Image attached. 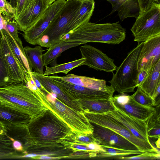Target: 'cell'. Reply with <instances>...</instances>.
<instances>
[{
  "instance_id": "cell-1",
  "label": "cell",
  "mask_w": 160,
  "mask_h": 160,
  "mask_svg": "<svg viewBox=\"0 0 160 160\" xmlns=\"http://www.w3.org/2000/svg\"><path fill=\"white\" fill-rule=\"evenodd\" d=\"M126 30L119 22L96 23L89 22L70 32L61 39V41L100 42L118 44L126 38Z\"/></svg>"
},
{
  "instance_id": "cell-2",
  "label": "cell",
  "mask_w": 160,
  "mask_h": 160,
  "mask_svg": "<svg viewBox=\"0 0 160 160\" xmlns=\"http://www.w3.org/2000/svg\"><path fill=\"white\" fill-rule=\"evenodd\" d=\"M37 96L23 82L0 87V103L30 116L36 114Z\"/></svg>"
},
{
  "instance_id": "cell-3",
  "label": "cell",
  "mask_w": 160,
  "mask_h": 160,
  "mask_svg": "<svg viewBox=\"0 0 160 160\" xmlns=\"http://www.w3.org/2000/svg\"><path fill=\"white\" fill-rule=\"evenodd\" d=\"M143 42L128 53L121 64L117 68L112 79L108 81L115 91L119 94L134 92L137 87L139 71L138 61Z\"/></svg>"
},
{
  "instance_id": "cell-4",
  "label": "cell",
  "mask_w": 160,
  "mask_h": 160,
  "mask_svg": "<svg viewBox=\"0 0 160 160\" xmlns=\"http://www.w3.org/2000/svg\"><path fill=\"white\" fill-rule=\"evenodd\" d=\"M82 2L67 0L63 7L43 33L38 45L49 48L60 42L61 38L68 33L71 21Z\"/></svg>"
},
{
  "instance_id": "cell-5",
  "label": "cell",
  "mask_w": 160,
  "mask_h": 160,
  "mask_svg": "<svg viewBox=\"0 0 160 160\" xmlns=\"http://www.w3.org/2000/svg\"><path fill=\"white\" fill-rule=\"evenodd\" d=\"M131 30L138 43L160 35V3L152 1L149 8L136 18Z\"/></svg>"
},
{
  "instance_id": "cell-6",
  "label": "cell",
  "mask_w": 160,
  "mask_h": 160,
  "mask_svg": "<svg viewBox=\"0 0 160 160\" xmlns=\"http://www.w3.org/2000/svg\"><path fill=\"white\" fill-rule=\"evenodd\" d=\"M91 122L109 128L122 136L145 152L160 153L151 143L144 142L135 137L122 122L107 113L88 114Z\"/></svg>"
},
{
  "instance_id": "cell-7",
  "label": "cell",
  "mask_w": 160,
  "mask_h": 160,
  "mask_svg": "<svg viewBox=\"0 0 160 160\" xmlns=\"http://www.w3.org/2000/svg\"><path fill=\"white\" fill-rule=\"evenodd\" d=\"M66 1L56 0L47 7L36 22L23 32L22 36L26 42L31 45H38V40L61 11Z\"/></svg>"
},
{
  "instance_id": "cell-8",
  "label": "cell",
  "mask_w": 160,
  "mask_h": 160,
  "mask_svg": "<svg viewBox=\"0 0 160 160\" xmlns=\"http://www.w3.org/2000/svg\"><path fill=\"white\" fill-rule=\"evenodd\" d=\"M92 123V135L96 142L99 145L126 150H139L129 140L111 129Z\"/></svg>"
},
{
  "instance_id": "cell-9",
  "label": "cell",
  "mask_w": 160,
  "mask_h": 160,
  "mask_svg": "<svg viewBox=\"0 0 160 160\" xmlns=\"http://www.w3.org/2000/svg\"><path fill=\"white\" fill-rule=\"evenodd\" d=\"M82 58L85 59L84 65L97 70L112 72L117 67L114 60L100 50L85 43L79 48Z\"/></svg>"
},
{
  "instance_id": "cell-10",
  "label": "cell",
  "mask_w": 160,
  "mask_h": 160,
  "mask_svg": "<svg viewBox=\"0 0 160 160\" xmlns=\"http://www.w3.org/2000/svg\"><path fill=\"white\" fill-rule=\"evenodd\" d=\"M160 60V35L143 42L138 61L139 71L150 70Z\"/></svg>"
},
{
  "instance_id": "cell-11",
  "label": "cell",
  "mask_w": 160,
  "mask_h": 160,
  "mask_svg": "<svg viewBox=\"0 0 160 160\" xmlns=\"http://www.w3.org/2000/svg\"><path fill=\"white\" fill-rule=\"evenodd\" d=\"M115 107L113 111L107 113L123 124L136 138L144 142L151 143L148 136L145 121L140 120Z\"/></svg>"
},
{
  "instance_id": "cell-12",
  "label": "cell",
  "mask_w": 160,
  "mask_h": 160,
  "mask_svg": "<svg viewBox=\"0 0 160 160\" xmlns=\"http://www.w3.org/2000/svg\"><path fill=\"white\" fill-rule=\"evenodd\" d=\"M1 35L0 47L9 76L14 82H23L25 72L9 46L4 34Z\"/></svg>"
},
{
  "instance_id": "cell-13",
  "label": "cell",
  "mask_w": 160,
  "mask_h": 160,
  "mask_svg": "<svg viewBox=\"0 0 160 160\" xmlns=\"http://www.w3.org/2000/svg\"><path fill=\"white\" fill-rule=\"evenodd\" d=\"M53 82L66 94L71 96H82L89 100L110 99L115 92L114 89L102 91L85 87L82 90H76L68 86L64 81L59 78L58 76H49Z\"/></svg>"
},
{
  "instance_id": "cell-14",
  "label": "cell",
  "mask_w": 160,
  "mask_h": 160,
  "mask_svg": "<svg viewBox=\"0 0 160 160\" xmlns=\"http://www.w3.org/2000/svg\"><path fill=\"white\" fill-rule=\"evenodd\" d=\"M48 6L46 0H33L15 20L18 26V30L24 32L32 26Z\"/></svg>"
},
{
  "instance_id": "cell-15",
  "label": "cell",
  "mask_w": 160,
  "mask_h": 160,
  "mask_svg": "<svg viewBox=\"0 0 160 160\" xmlns=\"http://www.w3.org/2000/svg\"><path fill=\"white\" fill-rule=\"evenodd\" d=\"M58 76L65 81L91 89L102 91L114 89L111 85H107L106 81L103 79L72 74H68L64 76Z\"/></svg>"
},
{
  "instance_id": "cell-16",
  "label": "cell",
  "mask_w": 160,
  "mask_h": 160,
  "mask_svg": "<svg viewBox=\"0 0 160 160\" xmlns=\"http://www.w3.org/2000/svg\"><path fill=\"white\" fill-rule=\"evenodd\" d=\"M113 105L115 107L134 118L144 121H146L156 111L155 107L142 105L135 101L131 96L129 101L125 105L123 106Z\"/></svg>"
},
{
  "instance_id": "cell-17",
  "label": "cell",
  "mask_w": 160,
  "mask_h": 160,
  "mask_svg": "<svg viewBox=\"0 0 160 160\" xmlns=\"http://www.w3.org/2000/svg\"><path fill=\"white\" fill-rule=\"evenodd\" d=\"M31 117L0 103V121L6 126L28 123Z\"/></svg>"
},
{
  "instance_id": "cell-18",
  "label": "cell",
  "mask_w": 160,
  "mask_h": 160,
  "mask_svg": "<svg viewBox=\"0 0 160 160\" xmlns=\"http://www.w3.org/2000/svg\"><path fill=\"white\" fill-rule=\"evenodd\" d=\"M28 123L6 126V134L13 140L21 143L27 154V150L31 146L32 140L28 131Z\"/></svg>"
},
{
  "instance_id": "cell-19",
  "label": "cell",
  "mask_w": 160,
  "mask_h": 160,
  "mask_svg": "<svg viewBox=\"0 0 160 160\" xmlns=\"http://www.w3.org/2000/svg\"><path fill=\"white\" fill-rule=\"evenodd\" d=\"M116 11H118V15L121 21L128 18L133 17L136 19L140 12L138 0H119L112 8L109 15Z\"/></svg>"
},
{
  "instance_id": "cell-20",
  "label": "cell",
  "mask_w": 160,
  "mask_h": 160,
  "mask_svg": "<svg viewBox=\"0 0 160 160\" xmlns=\"http://www.w3.org/2000/svg\"><path fill=\"white\" fill-rule=\"evenodd\" d=\"M94 8V1L82 2L80 7L76 12L70 23L68 27V33L81 25L89 22L92 15Z\"/></svg>"
},
{
  "instance_id": "cell-21",
  "label": "cell",
  "mask_w": 160,
  "mask_h": 160,
  "mask_svg": "<svg viewBox=\"0 0 160 160\" xmlns=\"http://www.w3.org/2000/svg\"><path fill=\"white\" fill-rule=\"evenodd\" d=\"M160 84V60L152 67L147 77L138 86L152 98Z\"/></svg>"
},
{
  "instance_id": "cell-22",
  "label": "cell",
  "mask_w": 160,
  "mask_h": 160,
  "mask_svg": "<svg viewBox=\"0 0 160 160\" xmlns=\"http://www.w3.org/2000/svg\"><path fill=\"white\" fill-rule=\"evenodd\" d=\"M84 44L79 42L61 41L48 48V51L43 54L44 66H47L53 62L61 53L70 48Z\"/></svg>"
},
{
  "instance_id": "cell-23",
  "label": "cell",
  "mask_w": 160,
  "mask_h": 160,
  "mask_svg": "<svg viewBox=\"0 0 160 160\" xmlns=\"http://www.w3.org/2000/svg\"><path fill=\"white\" fill-rule=\"evenodd\" d=\"M24 49L29 64L34 72L43 75L42 52L44 50L42 47L39 45L32 48L27 46L24 47Z\"/></svg>"
},
{
  "instance_id": "cell-24",
  "label": "cell",
  "mask_w": 160,
  "mask_h": 160,
  "mask_svg": "<svg viewBox=\"0 0 160 160\" xmlns=\"http://www.w3.org/2000/svg\"><path fill=\"white\" fill-rule=\"evenodd\" d=\"M6 39L15 56L20 62L25 72L30 73L32 68L30 65L25 52L24 48L19 47L8 32L2 30Z\"/></svg>"
},
{
  "instance_id": "cell-25",
  "label": "cell",
  "mask_w": 160,
  "mask_h": 160,
  "mask_svg": "<svg viewBox=\"0 0 160 160\" xmlns=\"http://www.w3.org/2000/svg\"><path fill=\"white\" fill-rule=\"evenodd\" d=\"M101 146L104 152H99L97 154L96 157L102 159L109 158L120 159L122 158L123 157L137 155L145 152L139 150H126Z\"/></svg>"
},
{
  "instance_id": "cell-26",
  "label": "cell",
  "mask_w": 160,
  "mask_h": 160,
  "mask_svg": "<svg viewBox=\"0 0 160 160\" xmlns=\"http://www.w3.org/2000/svg\"><path fill=\"white\" fill-rule=\"evenodd\" d=\"M22 156L14 148L12 140L6 133L0 135V159L22 158Z\"/></svg>"
},
{
  "instance_id": "cell-27",
  "label": "cell",
  "mask_w": 160,
  "mask_h": 160,
  "mask_svg": "<svg viewBox=\"0 0 160 160\" xmlns=\"http://www.w3.org/2000/svg\"><path fill=\"white\" fill-rule=\"evenodd\" d=\"M85 59L81 58L69 62L55 65L52 67L45 66L46 70L43 75L48 76L51 74L63 73L67 74L73 69L84 65Z\"/></svg>"
},
{
  "instance_id": "cell-28",
  "label": "cell",
  "mask_w": 160,
  "mask_h": 160,
  "mask_svg": "<svg viewBox=\"0 0 160 160\" xmlns=\"http://www.w3.org/2000/svg\"><path fill=\"white\" fill-rule=\"evenodd\" d=\"M136 91L131 97L138 103L145 106L154 107V100L144 92L139 86L137 87Z\"/></svg>"
},
{
  "instance_id": "cell-29",
  "label": "cell",
  "mask_w": 160,
  "mask_h": 160,
  "mask_svg": "<svg viewBox=\"0 0 160 160\" xmlns=\"http://www.w3.org/2000/svg\"><path fill=\"white\" fill-rule=\"evenodd\" d=\"M1 35L0 33V87L10 82H14L10 78L0 47Z\"/></svg>"
},
{
  "instance_id": "cell-30",
  "label": "cell",
  "mask_w": 160,
  "mask_h": 160,
  "mask_svg": "<svg viewBox=\"0 0 160 160\" xmlns=\"http://www.w3.org/2000/svg\"><path fill=\"white\" fill-rule=\"evenodd\" d=\"M6 20V27L10 35L14 38L18 46L21 48L23 47L21 39L18 37V26L14 19L12 21L9 17L4 16Z\"/></svg>"
},
{
  "instance_id": "cell-31",
  "label": "cell",
  "mask_w": 160,
  "mask_h": 160,
  "mask_svg": "<svg viewBox=\"0 0 160 160\" xmlns=\"http://www.w3.org/2000/svg\"><path fill=\"white\" fill-rule=\"evenodd\" d=\"M155 107L156 112L145 121L148 131L153 128H160V106Z\"/></svg>"
},
{
  "instance_id": "cell-32",
  "label": "cell",
  "mask_w": 160,
  "mask_h": 160,
  "mask_svg": "<svg viewBox=\"0 0 160 160\" xmlns=\"http://www.w3.org/2000/svg\"><path fill=\"white\" fill-rule=\"evenodd\" d=\"M160 153L143 152L140 154L122 158L123 160H156L159 159Z\"/></svg>"
},
{
  "instance_id": "cell-33",
  "label": "cell",
  "mask_w": 160,
  "mask_h": 160,
  "mask_svg": "<svg viewBox=\"0 0 160 160\" xmlns=\"http://www.w3.org/2000/svg\"><path fill=\"white\" fill-rule=\"evenodd\" d=\"M16 10L6 0H0V12L4 16L14 18Z\"/></svg>"
},
{
  "instance_id": "cell-34",
  "label": "cell",
  "mask_w": 160,
  "mask_h": 160,
  "mask_svg": "<svg viewBox=\"0 0 160 160\" xmlns=\"http://www.w3.org/2000/svg\"><path fill=\"white\" fill-rule=\"evenodd\" d=\"M33 0H18L14 18L15 21L18 18L20 15L25 10Z\"/></svg>"
},
{
  "instance_id": "cell-35",
  "label": "cell",
  "mask_w": 160,
  "mask_h": 160,
  "mask_svg": "<svg viewBox=\"0 0 160 160\" xmlns=\"http://www.w3.org/2000/svg\"><path fill=\"white\" fill-rule=\"evenodd\" d=\"M130 98V95L123 93L113 96L112 98V100L114 104L123 106L128 102Z\"/></svg>"
},
{
  "instance_id": "cell-36",
  "label": "cell",
  "mask_w": 160,
  "mask_h": 160,
  "mask_svg": "<svg viewBox=\"0 0 160 160\" xmlns=\"http://www.w3.org/2000/svg\"><path fill=\"white\" fill-rule=\"evenodd\" d=\"M152 1V0H138L140 8V14L149 8Z\"/></svg>"
},
{
  "instance_id": "cell-37",
  "label": "cell",
  "mask_w": 160,
  "mask_h": 160,
  "mask_svg": "<svg viewBox=\"0 0 160 160\" xmlns=\"http://www.w3.org/2000/svg\"><path fill=\"white\" fill-rule=\"evenodd\" d=\"M148 138H158L160 137V128H154L148 130Z\"/></svg>"
},
{
  "instance_id": "cell-38",
  "label": "cell",
  "mask_w": 160,
  "mask_h": 160,
  "mask_svg": "<svg viewBox=\"0 0 160 160\" xmlns=\"http://www.w3.org/2000/svg\"><path fill=\"white\" fill-rule=\"evenodd\" d=\"M87 146L91 151L104 152L102 146L96 142L90 143L87 145Z\"/></svg>"
},
{
  "instance_id": "cell-39",
  "label": "cell",
  "mask_w": 160,
  "mask_h": 160,
  "mask_svg": "<svg viewBox=\"0 0 160 160\" xmlns=\"http://www.w3.org/2000/svg\"><path fill=\"white\" fill-rule=\"evenodd\" d=\"M150 70H147L141 69L139 70L137 81L138 86L146 78Z\"/></svg>"
},
{
  "instance_id": "cell-40",
  "label": "cell",
  "mask_w": 160,
  "mask_h": 160,
  "mask_svg": "<svg viewBox=\"0 0 160 160\" xmlns=\"http://www.w3.org/2000/svg\"><path fill=\"white\" fill-rule=\"evenodd\" d=\"M56 109L60 112H63L66 110V107L64 104L61 102L58 101L55 104Z\"/></svg>"
},
{
  "instance_id": "cell-41",
  "label": "cell",
  "mask_w": 160,
  "mask_h": 160,
  "mask_svg": "<svg viewBox=\"0 0 160 160\" xmlns=\"http://www.w3.org/2000/svg\"><path fill=\"white\" fill-rule=\"evenodd\" d=\"M6 22L4 16H2V13L0 14V33H2V31L6 27Z\"/></svg>"
},
{
  "instance_id": "cell-42",
  "label": "cell",
  "mask_w": 160,
  "mask_h": 160,
  "mask_svg": "<svg viewBox=\"0 0 160 160\" xmlns=\"http://www.w3.org/2000/svg\"><path fill=\"white\" fill-rule=\"evenodd\" d=\"M50 130L49 127H42L41 130L42 135L45 137L48 136L50 132Z\"/></svg>"
},
{
  "instance_id": "cell-43",
  "label": "cell",
  "mask_w": 160,
  "mask_h": 160,
  "mask_svg": "<svg viewBox=\"0 0 160 160\" xmlns=\"http://www.w3.org/2000/svg\"><path fill=\"white\" fill-rule=\"evenodd\" d=\"M73 147L74 148L76 149L79 150H83V151H91L87 146L86 147L83 146H82L80 145H74L73 146Z\"/></svg>"
},
{
  "instance_id": "cell-44",
  "label": "cell",
  "mask_w": 160,
  "mask_h": 160,
  "mask_svg": "<svg viewBox=\"0 0 160 160\" xmlns=\"http://www.w3.org/2000/svg\"><path fill=\"white\" fill-rule=\"evenodd\" d=\"M6 131V126L0 121V135L5 133Z\"/></svg>"
},
{
  "instance_id": "cell-45",
  "label": "cell",
  "mask_w": 160,
  "mask_h": 160,
  "mask_svg": "<svg viewBox=\"0 0 160 160\" xmlns=\"http://www.w3.org/2000/svg\"><path fill=\"white\" fill-rule=\"evenodd\" d=\"M156 145V148L158 150H160V137L157 138V140L155 142Z\"/></svg>"
},
{
  "instance_id": "cell-46",
  "label": "cell",
  "mask_w": 160,
  "mask_h": 160,
  "mask_svg": "<svg viewBox=\"0 0 160 160\" xmlns=\"http://www.w3.org/2000/svg\"><path fill=\"white\" fill-rule=\"evenodd\" d=\"M110 3L112 6V8H113L118 2L119 0H104Z\"/></svg>"
},
{
  "instance_id": "cell-47",
  "label": "cell",
  "mask_w": 160,
  "mask_h": 160,
  "mask_svg": "<svg viewBox=\"0 0 160 160\" xmlns=\"http://www.w3.org/2000/svg\"><path fill=\"white\" fill-rule=\"evenodd\" d=\"M18 1V0H10V1L9 2L10 3L12 6V7L15 8V9Z\"/></svg>"
},
{
  "instance_id": "cell-48",
  "label": "cell",
  "mask_w": 160,
  "mask_h": 160,
  "mask_svg": "<svg viewBox=\"0 0 160 160\" xmlns=\"http://www.w3.org/2000/svg\"><path fill=\"white\" fill-rule=\"evenodd\" d=\"M39 159H53V158L49 156H41Z\"/></svg>"
},
{
  "instance_id": "cell-49",
  "label": "cell",
  "mask_w": 160,
  "mask_h": 160,
  "mask_svg": "<svg viewBox=\"0 0 160 160\" xmlns=\"http://www.w3.org/2000/svg\"><path fill=\"white\" fill-rule=\"evenodd\" d=\"M47 2L48 3V5L51 4L52 3L54 2L56 0H46Z\"/></svg>"
},
{
  "instance_id": "cell-50",
  "label": "cell",
  "mask_w": 160,
  "mask_h": 160,
  "mask_svg": "<svg viewBox=\"0 0 160 160\" xmlns=\"http://www.w3.org/2000/svg\"><path fill=\"white\" fill-rule=\"evenodd\" d=\"M78 1H80L82 2H84V1H94V0H77Z\"/></svg>"
},
{
  "instance_id": "cell-51",
  "label": "cell",
  "mask_w": 160,
  "mask_h": 160,
  "mask_svg": "<svg viewBox=\"0 0 160 160\" xmlns=\"http://www.w3.org/2000/svg\"><path fill=\"white\" fill-rule=\"evenodd\" d=\"M152 0L155 2H158V3H160V0Z\"/></svg>"
},
{
  "instance_id": "cell-52",
  "label": "cell",
  "mask_w": 160,
  "mask_h": 160,
  "mask_svg": "<svg viewBox=\"0 0 160 160\" xmlns=\"http://www.w3.org/2000/svg\"><path fill=\"white\" fill-rule=\"evenodd\" d=\"M1 13V12H0V14Z\"/></svg>"
}]
</instances>
